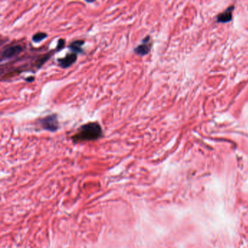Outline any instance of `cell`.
Segmentation results:
<instances>
[{
	"label": "cell",
	"instance_id": "cell-8",
	"mask_svg": "<svg viewBox=\"0 0 248 248\" xmlns=\"http://www.w3.org/2000/svg\"><path fill=\"white\" fill-rule=\"evenodd\" d=\"M48 37V34L45 32H40L36 33L32 36V41L35 43H39Z\"/></svg>",
	"mask_w": 248,
	"mask_h": 248
},
{
	"label": "cell",
	"instance_id": "cell-7",
	"mask_svg": "<svg viewBox=\"0 0 248 248\" xmlns=\"http://www.w3.org/2000/svg\"><path fill=\"white\" fill-rule=\"evenodd\" d=\"M233 10H234V7H230L228 8L227 10H225L223 13H221V14L218 16V21L226 23L229 21H231V17H232Z\"/></svg>",
	"mask_w": 248,
	"mask_h": 248
},
{
	"label": "cell",
	"instance_id": "cell-10",
	"mask_svg": "<svg viewBox=\"0 0 248 248\" xmlns=\"http://www.w3.org/2000/svg\"><path fill=\"white\" fill-rule=\"evenodd\" d=\"M25 80L28 82H32L34 80V76H29V77L25 78Z\"/></svg>",
	"mask_w": 248,
	"mask_h": 248
},
{
	"label": "cell",
	"instance_id": "cell-5",
	"mask_svg": "<svg viewBox=\"0 0 248 248\" xmlns=\"http://www.w3.org/2000/svg\"><path fill=\"white\" fill-rule=\"evenodd\" d=\"M77 60V54L71 53L66 54L63 58L58 59V66L62 68H68L74 64Z\"/></svg>",
	"mask_w": 248,
	"mask_h": 248
},
{
	"label": "cell",
	"instance_id": "cell-9",
	"mask_svg": "<svg viewBox=\"0 0 248 248\" xmlns=\"http://www.w3.org/2000/svg\"><path fill=\"white\" fill-rule=\"evenodd\" d=\"M65 44H66V41L64 40H63V39H60V40H58V44L57 46H56V51H60L62 49H63L64 48V47H65Z\"/></svg>",
	"mask_w": 248,
	"mask_h": 248
},
{
	"label": "cell",
	"instance_id": "cell-6",
	"mask_svg": "<svg viewBox=\"0 0 248 248\" xmlns=\"http://www.w3.org/2000/svg\"><path fill=\"white\" fill-rule=\"evenodd\" d=\"M84 44V40H75V41L72 42L71 44L68 46V48L71 50V52L75 54H79L82 53L84 52V50H83V45Z\"/></svg>",
	"mask_w": 248,
	"mask_h": 248
},
{
	"label": "cell",
	"instance_id": "cell-2",
	"mask_svg": "<svg viewBox=\"0 0 248 248\" xmlns=\"http://www.w3.org/2000/svg\"><path fill=\"white\" fill-rule=\"evenodd\" d=\"M39 124L43 130L55 133L59 129L58 117L56 114H51L39 119Z\"/></svg>",
	"mask_w": 248,
	"mask_h": 248
},
{
	"label": "cell",
	"instance_id": "cell-3",
	"mask_svg": "<svg viewBox=\"0 0 248 248\" xmlns=\"http://www.w3.org/2000/svg\"><path fill=\"white\" fill-rule=\"evenodd\" d=\"M25 48L21 44H13L6 46L1 52V60H8L16 57L24 50Z\"/></svg>",
	"mask_w": 248,
	"mask_h": 248
},
{
	"label": "cell",
	"instance_id": "cell-1",
	"mask_svg": "<svg viewBox=\"0 0 248 248\" xmlns=\"http://www.w3.org/2000/svg\"><path fill=\"white\" fill-rule=\"evenodd\" d=\"M103 136V130L99 122H89L79 127L71 138L74 143H80L97 141Z\"/></svg>",
	"mask_w": 248,
	"mask_h": 248
},
{
	"label": "cell",
	"instance_id": "cell-4",
	"mask_svg": "<svg viewBox=\"0 0 248 248\" xmlns=\"http://www.w3.org/2000/svg\"><path fill=\"white\" fill-rule=\"evenodd\" d=\"M151 36H146L143 39L141 44H138L134 49V52L136 55L140 56H144L149 54L151 49Z\"/></svg>",
	"mask_w": 248,
	"mask_h": 248
}]
</instances>
